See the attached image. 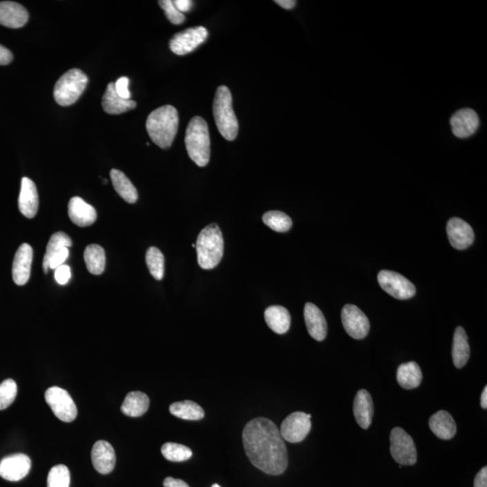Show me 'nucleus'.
Here are the masks:
<instances>
[{"instance_id": "1", "label": "nucleus", "mask_w": 487, "mask_h": 487, "mask_svg": "<svg viewBox=\"0 0 487 487\" xmlns=\"http://www.w3.org/2000/svg\"><path fill=\"white\" fill-rule=\"evenodd\" d=\"M243 444L251 463L265 473L278 476L287 468L285 439L276 425L268 419H254L246 425Z\"/></svg>"}, {"instance_id": "2", "label": "nucleus", "mask_w": 487, "mask_h": 487, "mask_svg": "<svg viewBox=\"0 0 487 487\" xmlns=\"http://www.w3.org/2000/svg\"><path fill=\"white\" fill-rule=\"evenodd\" d=\"M178 126V111L171 105L155 109L146 120V130L150 138L162 149H169L172 146Z\"/></svg>"}, {"instance_id": "3", "label": "nucleus", "mask_w": 487, "mask_h": 487, "mask_svg": "<svg viewBox=\"0 0 487 487\" xmlns=\"http://www.w3.org/2000/svg\"><path fill=\"white\" fill-rule=\"evenodd\" d=\"M198 262L202 269L217 267L223 258L224 239L222 232L216 223L203 229L196 242Z\"/></svg>"}, {"instance_id": "4", "label": "nucleus", "mask_w": 487, "mask_h": 487, "mask_svg": "<svg viewBox=\"0 0 487 487\" xmlns=\"http://www.w3.org/2000/svg\"><path fill=\"white\" fill-rule=\"evenodd\" d=\"M185 146L191 160L204 167L211 158V138L208 124L200 117H194L186 129Z\"/></svg>"}, {"instance_id": "5", "label": "nucleus", "mask_w": 487, "mask_h": 487, "mask_svg": "<svg viewBox=\"0 0 487 487\" xmlns=\"http://www.w3.org/2000/svg\"><path fill=\"white\" fill-rule=\"evenodd\" d=\"M232 105L229 88L218 87L213 102L214 119L220 135L229 141L236 140L238 133V122Z\"/></svg>"}, {"instance_id": "6", "label": "nucleus", "mask_w": 487, "mask_h": 487, "mask_svg": "<svg viewBox=\"0 0 487 487\" xmlns=\"http://www.w3.org/2000/svg\"><path fill=\"white\" fill-rule=\"evenodd\" d=\"M88 82V76L82 70H68L56 82L54 90L56 102L64 107L73 105L84 93Z\"/></svg>"}, {"instance_id": "7", "label": "nucleus", "mask_w": 487, "mask_h": 487, "mask_svg": "<svg viewBox=\"0 0 487 487\" xmlns=\"http://www.w3.org/2000/svg\"><path fill=\"white\" fill-rule=\"evenodd\" d=\"M391 454L394 459L400 465L412 466L417 461V450L411 436L397 427L392 429L390 435Z\"/></svg>"}, {"instance_id": "8", "label": "nucleus", "mask_w": 487, "mask_h": 487, "mask_svg": "<svg viewBox=\"0 0 487 487\" xmlns=\"http://www.w3.org/2000/svg\"><path fill=\"white\" fill-rule=\"evenodd\" d=\"M44 397L47 404L59 420L64 422H72L75 420L78 410L69 392L58 386H52L46 390Z\"/></svg>"}, {"instance_id": "9", "label": "nucleus", "mask_w": 487, "mask_h": 487, "mask_svg": "<svg viewBox=\"0 0 487 487\" xmlns=\"http://www.w3.org/2000/svg\"><path fill=\"white\" fill-rule=\"evenodd\" d=\"M377 279L381 288L395 299L408 300L415 295L414 285L397 271H381Z\"/></svg>"}, {"instance_id": "10", "label": "nucleus", "mask_w": 487, "mask_h": 487, "mask_svg": "<svg viewBox=\"0 0 487 487\" xmlns=\"http://www.w3.org/2000/svg\"><path fill=\"white\" fill-rule=\"evenodd\" d=\"M312 415L296 412L289 415L283 421L280 433L285 441L291 443H299L308 436L312 429Z\"/></svg>"}, {"instance_id": "11", "label": "nucleus", "mask_w": 487, "mask_h": 487, "mask_svg": "<svg viewBox=\"0 0 487 487\" xmlns=\"http://www.w3.org/2000/svg\"><path fill=\"white\" fill-rule=\"evenodd\" d=\"M208 37L209 32L203 26L188 28L177 32L170 41L171 51L177 55L190 54L204 43Z\"/></svg>"}, {"instance_id": "12", "label": "nucleus", "mask_w": 487, "mask_h": 487, "mask_svg": "<svg viewBox=\"0 0 487 487\" xmlns=\"http://www.w3.org/2000/svg\"><path fill=\"white\" fill-rule=\"evenodd\" d=\"M342 324L351 338H365L370 330V323L364 312L353 304H347L341 312Z\"/></svg>"}, {"instance_id": "13", "label": "nucleus", "mask_w": 487, "mask_h": 487, "mask_svg": "<svg viewBox=\"0 0 487 487\" xmlns=\"http://www.w3.org/2000/svg\"><path fill=\"white\" fill-rule=\"evenodd\" d=\"M31 465L30 457L25 454L6 457L0 461V477L10 482H17L28 476Z\"/></svg>"}, {"instance_id": "14", "label": "nucleus", "mask_w": 487, "mask_h": 487, "mask_svg": "<svg viewBox=\"0 0 487 487\" xmlns=\"http://www.w3.org/2000/svg\"><path fill=\"white\" fill-rule=\"evenodd\" d=\"M447 234L451 246L457 250L468 249L475 240V233L471 226L459 218H452L448 220Z\"/></svg>"}, {"instance_id": "15", "label": "nucleus", "mask_w": 487, "mask_h": 487, "mask_svg": "<svg viewBox=\"0 0 487 487\" xmlns=\"http://www.w3.org/2000/svg\"><path fill=\"white\" fill-rule=\"evenodd\" d=\"M450 125L453 134L457 137H469L477 132L479 126V117L473 109H460L451 117Z\"/></svg>"}, {"instance_id": "16", "label": "nucleus", "mask_w": 487, "mask_h": 487, "mask_svg": "<svg viewBox=\"0 0 487 487\" xmlns=\"http://www.w3.org/2000/svg\"><path fill=\"white\" fill-rule=\"evenodd\" d=\"M32 255L34 251L30 245L23 244L17 249L12 267V276L16 285H25L30 278Z\"/></svg>"}, {"instance_id": "17", "label": "nucleus", "mask_w": 487, "mask_h": 487, "mask_svg": "<svg viewBox=\"0 0 487 487\" xmlns=\"http://www.w3.org/2000/svg\"><path fill=\"white\" fill-rule=\"evenodd\" d=\"M91 459L96 471L99 474L108 475L113 471L116 465V453L108 441H99L93 446Z\"/></svg>"}, {"instance_id": "18", "label": "nucleus", "mask_w": 487, "mask_h": 487, "mask_svg": "<svg viewBox=\"0 0 487 487\" xmlns=\"http://www.w3.org/2000/svg\"><path fill=\"white\" fill-rule=\"evenodd\" d=\"M68 214L70 220L79 227L93 225L97 217L96 209L79 197H73L70 200Z\"/></svg>"}, {"instance_id": "19", "label": "nucleus", "mask_w": 487, "mask_h": 487, "mask_svg": "<svg viewBox=\"0 0 487 487\" xmlns=\"http://www.w3.org/2000/svg\"><path fill=\"white\" fill-rule=\"evenodd\" d=\"M304 320H305L307 330L312 338L317 341H323L326 338L327 325L323 312L314 305L308 303L304 307Z\"/></svg>"}, {"instance_id": "20", "label": "nucleus", "mask_w": 487, "mask_h": 487, "mask_svg": "<svg viewBox=\"0 0 487 487\" xmlns=\"http://www.w3.org/2000/svg\"><path fill=\"white\" fill-rule=\"evenodd\" d=\"M19 207L20 212L26 218H35L37 213L39 197H38L37 186L28 177H23L22 179Z\"/></svg>"}, {"instance_id": "21", "label": "nucleus", "mask_w": 487, "mask_h": 487, "mask_svg": "<svg viewBox=\"0 0 487 487\" xmlns=\"http://www.w3.org/2000/svg\"><path fill=\"white\" fill-rule=\"evenodd\" d=\"M28 12L19 3L0 2V25L20 28L28 21Z\"/></svg>"}, {"instance_id": "22", "label": "nucleus", "mask_w": 487, "mask_h": 487, "mask_svg": "<svg viewBox=\"0 0 487 487\" xmlns=\"http://www.w3.org/2000/svg\"><path fill=\"white\" fill-rule=\"evenodd\" d=\"M356 421L362 429L367 430L374 417V403L371 394L367 390L361 389L356 392L353 406Z\"/></svg>"}, {"instance_id": "23", "label": "nucleus", "mask_w": 487, "mask_h": 487, "mask_svg": "<svg viewBox=\"0 0 487 487\" xmlns=\"http://www.w3.org/2000/svg\"><path fill=\"white\" fill-rule=\"evenodd\" d=\"M102 108L106 113L120 115L137 108V102L131 99H124L117 95L114 82H111L102 97Z\"/></svg>"}, {"instance_id": "24", "label": "nucleus", "mask_w": 487, "mask_h": 487, "mask_svg": "<svg viewBox=\"0 0 487 487\" xmlns=\"http://www.w3.org/2000/svg\"><path fill=\"white\" fill-rule=\"evenodd\" d=\"M429 426L438 438L448 441L457 433V425L452 416L446 411H439L430 418Z\"/></svg>"}, {"instance_id": "25", "label": "nucleus", "mask_w": 487, "mask_h": 487, "mask_svg": "<svg viewBox=\"0 0 487 487\" xmlns=\"http://www.w3.org/2000/svg\"><path fill=\"white\" fill-rule=\"evenodd\" d=\"M265 323L274 332L285 334L291 326V315L283 306H271L265 312Z\"/></svg>"}, {"instance_id": "26", "label": "nucleus", "mask_w": 487, "mask_h": 487, "mask_svg": "<svg viewBox=\"0 0 487 487\" xmlns=\"http://www.w3.org/2000/svg\"><path fill=\"white\" fill-rule=\"evenodd\" d=\"M470 356V347L468 344V335L462 327H457L455 330L452 347L453 364L457 368L464 367Z\"/></svg>"}, {"instance_id": "27", "label": "nucleus", "mask_w": 487, "mask_h": 487, "mask_svg": "<svg viewBox=\"0 0 487 487\" xmlns=\"http://www.w3.org/2000/svg\"><path fill=\"white\" fill-rule=\"evenodd\" d=\"M149 404V398L144 392H131L124 400L121 411L129 417H140L147 412Z\"/></svg>"}, {"instance_id": "28", "label": "nucleus", "mask_w": 487, "mask_h": 487, "mask_svg": "<svg viewBox=\"0 0 487 487\" xmlns=\"http://www.w3.org/2000/svg\"><path fill=\"white\" fill-rule=\"evenodd\" d=\"M397 379L401 388L407 390L420 386L422 381L421 367L416 362H408L401 365L397 369Z\"/></svg>"}, {"instance_id": "29", "label": "nucleus", "mask_w": 487, "mask_h": 487, "mask_svg": "<svg viewBox=\"0 0 487 487\" xmlns=\"http://www.w3.org/2000/svg\"><path fill=\"white\" fill-rule=\"evenodd\" d=\"M111 178L115 190L125 202L131 203V204L137 202L138 199L137 189L130 182L128 177L125 175V173H123L120 170L112 169L111 171Z\"/></svg>"}, {"instance_id": "30", "label": "nucleus", "mask_w": 487, "mask_h": 487, "mask_svg": "<svg viewBox=\"0 0 487 487\" xmlns=\"http://www.w3.org/2000/svg\"><path fill=\"white\" fill-rule=\"evenodd\" d=\"M170 412L177 418L187 421H199L205 413L199 404L191 401H177L170 406Z\"/></svg>"}, {"instance_id": "31", "label": "nucleus", "mask_w": 487, "mask_h": 487, "mask_svg": "<svg viewBox=\"0 0 487 487\" xmlns=\"http://www.w3.org/2000/svg\"><path fill=\"white\" fill-rule=\"evenodd\" d=\"M84 261L90 274L99 276L105 270V250L99 245L93 244L86 247L84 252Z\"/></svg>"}, {"instance_id": "32", "label": "nucleus", "mask_w": 487, "mask_h": 487, "mask_svg": "<svg viewBox=\"0 0 487 487\" xmlns=\"http://www.w3.org/2000/svg\"><path fill=\"white\" fill-rule=\"evenodd\" d=\"M73 246L72 239L64 232H56L52 234L50 238L49 243L47 245L46 255L44 256L43 268L44 274L48 273L50 261L52 256L56 253L59 252L64 247H69Z\"/></svg>"}, {"instance_id": "33", "label": "nucleus", "mask_w": 487, "mask_h": 487, "mask_svg": "<svg viewBox=\"0 0 487 487\" xmlns=\"http://www.w3.org/2000/svg\"><path fill=\"white\" fill-rule=\"evenodd\" d=\"M147 267L153 278L160 281L164 276V256L157 247H152L146 251Z\"/></svg>"}, {"instance_id": "34", "label": "nucleus", "mask_w": 487, "mask_h": 487, "mask_svg": "<svg viewBox=\"0 0 487 487\" xmlns=\"http://www.w3.org/2000/svg\"><path fill=\"white\" fill-rule=\"evenodd\" d=\"M262 221L271 229L280 233L289 231L292 226V218L282 211H268L262 216Z\"/></svg>"}, {"instance_id": "35", "label": "nucleus", "mask_w": 487, "mask_h": 487, "mask_svg": "<svg viewBox=\"0 0 487 487\" xmlns=\"http://www.w3.org/2000/svg\"><path fill=\"white\" fill-rule=\"evenodd\" d=\"M161 450L164 459L172 462L186 461L193 457V451L191 448L182 444L172 443V442L162 445Z\"/></svg>"}, {"instance_id": "36", "label": "nucleus", "mask_w": 487, "mask_h": 487, "mask_svg": "<svg viewBox=\"0 0 487 487\" xmlns=\"http://www.w3.org/2000/svg\"><path fill=\"white\" fill-rule=\"evenodd\" d=\"M70 482V470L64 465L55 466L47 477V487H69Z\"/></svg>"}, {"instance_id": "37", "label": "nucleus", "mask_w": 487, "mask_h": 487, "mask_svg": "<svg viewBox=\"0 0 487 487\" xmlns=\"http://www.w3.org/2000/svg\"><path fill=\"white\" fill-rule=\"evenodd\" d=\"M17 394V385L14 380L7 379L0 383V411L8 408Z\"/></svg>"}, {"instance_id": "38", "label": "nucleus", "mask_w": 487, "mask_h": 487, "mask_svg": "<svg viewBox=\"0 0 487 487\" xmlns=\"http://www.w3.org/2000/svg\"><path fill=\"white\" fill-rule=\"evenodd\" d=\"M159 5L164 11L165 16L173 25H181L185 21L184 15L177 10L172 0H161Z\"/></svg>"}, {"instance_id": "39", "label": "nucleus", "mask_w": 487, "mask_h": 487, "mask_svg": "<svg viewBox=\"0 0 487 487\" xmlns=\"http://www.w3.org/2000/svg\"><path fill=\"white\" fill-rule=\"evenodd\" d=\"M128 86L129 79L128 77H121L115 82V90H116L117 95L124 99H130V97H131Z\"/></svg>"}, {"instance_id": "40", "label": "nucleus", "mask_w": 487, "mask_h": 487, "mask_svg": "<svg viewBox=\"0 0 487 487\" xmlns=\"http://www.w3.org/2000/svg\"><path fill=\"white\" fill-rule=\"evenodd\" d=\"M55 278L59 285H66L70 278V268L66 265H61L55 270Z\"/></svg>"}, {"instance_id": "41", "label": "nucleus", "mask_w": 487, "mask_h": 487, "mask_svg": "<svg viewBox=\"0 0 487 487\" xmlns=\"http://www.w3.org/2000/svg\"><path fill=\"white\" fill-rule=\"evenodd\" d=\"M68 256H69V249L64 247L63 249H61L52 256L51 261H50L49 268L55 270L56 268L61 267L66 261Z\"/></svg>"}, {"instance_id": "42", "label": "nucleus", "mask_w": 487, "mask_h": 487, "mask_svg": "<svg viewBox=\"0 0 487 487\" xmlns=\"http://www.w3.org/2000/svg\"><path fill=\"white\" fill-rule=\"evenodd\" d=\"M474 487H487V468L484 466L475 478Z\"/></svg>"}, {"instance_id": "43", "label": "nucleus", "mask_w": 487, "mask_h": 487, "mask_svg": "<svg viewBox=\"0 0 487 487\" xmlns=\"http://www.w3.org/2000/svg\"><path fill=\"white\" fill-rule=\"evenodd\" d=\"M12 60H13L12 52L0 44V65L10 64Z\"/></svg>"}, {"instance_id": "44", "label": "nucleus", "mask_w": 487, "mask_h": 487, "mask_svg": "<svg viewBox=\"0 0 487 487\" xmlns=\"http://www.w3.org/2000/svg\"><path fill=\"white\" fill-rule=\"evenodd\" d=\"M174 6L177 8V10L184 13V12H189L193 8V2L191 0H176L173 1Z\"/></svg>"}, {"instance_id": "45", "label": "nucleus", "mask_w": 487, "mask_h": 487, "mask_svg": "<svg viewBox=\"0 0 487 487\" xmlns=\"http://www.w3.org/2000/svg\"><path fill=\"white\" fill-rule=\"evenodd\" d=\"M164 487H190L187 483L181 479H175L173 477L165 478L164 481Z\"/></svg>"}, {"instance_id": "46", "label": "nucleus", "mask_w": 487, "mask_h": 487, "mask_svg": "<svg viewBox=\"0 0 487 487\" xmlns=\"http://www.w3.org/2000/svg\"><path fill=\"white\" fill-rule=\"evenodd\" d=\"M274 2L285 10H292L296 6V1H294V0H276Z\"/></svg>"}, {"instance_id": "47", "label": "nucleus", "mask_w": 487, "mask_h": 487, "mask_svg": "<svg viewBox=\"0 0 487 487\" xmlns=\"http://www.w3.org/2000/svg\"><path fill=\"white\" fill-rule=\"evenodd\" d=\"M481 406H482L483 409L487 408V388H486V386L485 389H484V391L482 392V395H481Z\"/></svg>"}, {"instance_id": "48", "label": "nucleus", "mask_w": 487, "mask_h": 487, "mask_svg": "<svg viewBox=\"0 0 487 487\" xmlns=\"http://www.w3.org/2000/svg\"><path fill=\"white\" fill-rule=\"evenodd\" d=\"M211 487H220V486H218V484H214Z\"/></svg>"}, {"instance_id": "49", "label": "nucleus", "mask_w": 487, "mask_h": 487, "mask_svg": "<svg viewBox=\"0 0 487 487\" xmlns=\"http://www.w3.org/2000/svg\"><path fill=\"white\" fill-rule=\"evenodd\" d=\"M191 247H194V249H196V244L191 245Z\"/></svg>"}]
</instances>
